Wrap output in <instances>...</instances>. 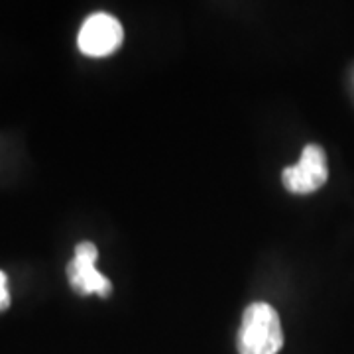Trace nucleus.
Listing matches in <instances>:
<instances>
[{
	"instance_id": "4",
	"label": "nucleus",
	"mask_w": 354,
	"mask_h": 354,
	"mask_svg": "<svg viewBox=\"0 0 354 354\" xmlns=\"http://www.w3.org/2000/svg\"><path fill=\"white\" fill-rule=\"evenodd\" d=\"M99 250L93 242H79L75 246V256L67 268V276L71 288L81 295H101L106 297L113 291V283L95 268Z\"/></svg>"
},
{
	"instance_id": "5",
	"label": "nucleus",
	"mask_w": 354,
	"mask_h": 354,
	"mask_svg": "<svg viewBox=\"0 0 354 354\" xmlns=\"http://www.w3.org/2000/svg\"><path fill=\"white\" fill-rule=\"evenodd\" d=\"M10 304V293H8V288H6V274L0 272V311L6 309Z\"/></svg>"
},
{
	"instance_id": "3",
	"label": "nucleus",
	"mask_w": 354,
	"mask_h": 354,
	"mask_svg": "<svg viewBox=\"0 0 354 354\" xmlns=\"http://www.w3.org/2000/svg\"><path fill=\"white\" fill-rule=\"evenodd\" d=\"M124 32L120 22L106 12H97L83 22L77 46L88 57H104L116 51L122 44Z\"/></svg>"
},
{
	"instance_id": "1",
	"label": "nucleus",
	"mask_w": 354,
	"mask_h": 354,
	"mask_svg": "<svg viewBox=\"0 0 354 354\" xmlns=\"http://www.w3.org/2000/svg\"><path fill=\"white\" fill-rule=\"evenodd\" d=\"M283 344V330L276 309L268 304L246 307L239 330L241 354H278Z\"/></svg>"
},
{
	"instance_id": "2",
	"label": "nucleus",
	"mask_w": 354,
	"mask_h": 354,
	"mask_svg": "<svg viewBox=\"0 0 354 354\" xmlns=\"http://www.w3.org/2000/svg\"><path fill=\"white\" fill-rule=\"evenodd\" d=\"M329 177V165H327V156L321 146L309 144L301 152L299 162L291 167H286L281 174L283 187L295 195H309L315 193L325 185Z\"/></svg>"
}]
</instances>
